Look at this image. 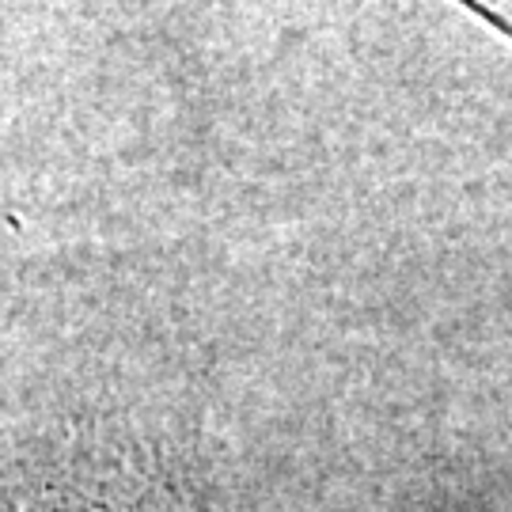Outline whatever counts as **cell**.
<instances>
[{"instance_id": "obj_1", "label": "cell", "mask_w": 512, "mask_h": 512, "mask_svg": "<svg viewBox=\"0 0 512 512\" xmlns=\"http://www.w3.org/2000/svg\"><path fill=\"white\" fill-rule=\"evenodd\" d=\"M0 512H213L175 459L129 437L80 429L0 463Z\"/></svg>"}]
</instances>
